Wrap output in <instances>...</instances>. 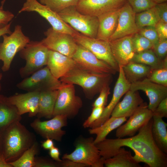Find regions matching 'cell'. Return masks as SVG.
<instances>
[{
    "label": "cell",
    "instance_id": "6da1fadb",
    "mask_svg": "<svg viewBox=\"0 0 167 167\" xmlns=\"http://www.w3.org/2000/svg\"><path fill=\"white\" fill-rule=\"evenodd\" d=\"M152 118L138 131L136 135L126 138L106 139L96 144L104 159L112 157L118 150L127 147L133 150L134 160L150 167H167V155L158 147L152 137Z\"/></svg>",
    "mask_w": 167,
    "mask_h": 167
},
{
    "label": "cell",
    "instance_id": "7a4b0ae2",
    "mask_svg": "<svg viewBox=\"0 0 167 167\" xmlns=\"http://www.w3.org/2000/svg\"><path fill=\"white\" fill-rule=\"evenodd\" d=\"M34 134L20 121L15 122L1 134V152L8 163L18 159L36 142Z\"/></svg>",
    "mask_w": 167,
    "mask_h": 167
},
{
    "label": "cell",
    "instance_id": "3957f363",
    "mask_svg": "<svg viewBox=\"0 0 167 167\" xmlns=\"http://www.w3.org/2000/svg\"><path fill=\"white\" fill-rule=\"evenodd\" d=\"M109 74H98L85 70L76 66L61 78L62 83L76 84L83 89L86 97L92 99L105 86L109 85L112 79Z\"/></svg>",
    "mask_w": 167,
    "mask_h": 167
},
{
    "label": "cell",
    "instance_id": "277c9868",
    "mask_svg": "<svg viewBox=\"0 0 167 167\" xmlns=\"http://www.w3.org/2000/svg\"><path fill=\"white\" fill-rule=\"evenodd\" d=\"M49 50L41 41H30L19 51L20 57L26 63L19 70L20 76L26 78L47 64Z\"/></svg>",
    "mask_w": 167,
    "mask_h": 167
},
{
    "label": "cell",
    "instance_id": "5b68a950",
    "mask_svg": "<svg viewBox=\"0 0 167 167\" xmlns=\"http://www.w3.org/2000/svg\"><path fill=\"white\" fill-rule=\"evenodd\" d=\"M3 41L0 43V60L3 62L1 69L8 71L16 54L22 49L30 41L23 33L22 26H15L14 31L9 35L2 36Z\"/></svg>",
    "mask_w": 167,
    "mask_h": 167
},
{
    "label": "cell",
    "instance_id": "8992f818",
    "mask_svg": "<svg viewBox=\"0 0 167 167\" xmlns=\"http://www.w3.org/2000/svg\"><path fill=\"white\" fill-rule=\"evenodd\" d=\"M58 13L76 31L86 36L96 38L99 24L97 17L81 13L75 6L68 7Z\"/></svg>",
    "mask_w": 167,
    "mask_h": 167
},
{
    "label": "cell",
    "instance_id": "52a82bcc",
    "mask_svg": "<svg viewBox=\"0 0 167 167\" xmlns=\"http://www.w3.org/2000/svg\"><path fill=\"white\" fill-rule=\"evenodd\" d=\"M94 140L92 137L80 139L76 142L74 151L70 154H64L62 160H70L88 166L103 167L105 159L101 156Z\"/></svg>",
    "mask_w": 167,
    "mask_h": 167
},
{
    "label": "cell",
    "instance_id": "ba28073f",
    "mask_svg": "<svg viewBox=\"0 0 167 167\" xmlns=\"http://www.w3.org/2000/svg\"><path fill=\"white\" fill-rule=\"evenodd\" d=\"M58 90L53 117L64 115L68 118L75 116L83 103L81 98L75 95L74 84L62 82Z\"/></svg>",
    "mask_w": 167,
    "mask_h": 167
},
{
    "label": "cell",
    "instance_id": "9c48e42d",
    "mask_svg": "<svg viewBox=\"0 0 167 167\" xmlns=\"http://www.w3.org/2000/svg\"><path fill=\"white\" fill-rule=\"evenodd\" d=\"M62 82L54 77L46 66L24 78L16 87L28 92H41L58 90Z\"/></svg>",
    "mask_w": 167,
    "mask_h": 167
},
{
    "label": "cell",
    "instance_id": "30bf717a",
    "mask_svg": "<svg viewBox=\"0 0 167 167\" xmlns=\"http://www.w3.org/2000/svg\"><path fill=\"white\" fill-rule=\"evenodd\" d=\"M72 36L77 44L86 48L118 72L119 66L112 55L109 41L87 36L76 31Z\"/></svg>",
    "mask_w": 167,
    "mask_h": 167
},
{
    "label": "cell",
    "instance_id": "8fae6325",
    "mask_svg": "<svg viewBox=\"0 0 167 167\" xmlns=\"http://www.w3.org/2000/svg\"><path fill=\"white\" fill-rule=\"evenodd\" d=\"M34 11L44 18L56 31L71 34L73 36L76 31L64 22L58 14L43 5L37 0H26L23 6L19 11Z\"/></svg>",
    "mask_w": 167,
    "mask_h": 167
},
{
    "label": "cell",
    "instance_id": "7c38bea8",
    "mask_svg": "<svg viewBox=\"0 0 167 167\" xmlns=\"http://www.w3.org/2000/svg\"><path fill=\"white\" fill-rule=\"evenodd\" d=\"M44 34L46 37L41 41L49 50L72 58L76 50L77 44L72 35L57 31L51 27Z\"/></svg>",
    "mask_w": 167,
    "mask_h": 167
},
{
    "label": "cell",
    "instance_id": "4fadbf2b",
    "mask_svg": "<svg viewBox=\"0 0 167 167\" xmlns=\"http://www.w3.org/2000/svg\"><path fill=\"white\" fill-rule=\"evenodd\" d=\"M67 118L64 115H56L52 118L45 121H41L37 118L31 123L30 126L42 137L61 141L66 133L62 128L67 126Z\"/></svg>",
    "mask_w": 167,
    "mask_h": 167
},
{
    "label": "cell",
    "instance_id": "5bb4252c",
    "mask_svg": "<svg viewBox=\"0 0 167 167\" xmlns=\"http://www.w3.org/2000/svg\"><path fill=\"white\" fill-rule=\"evenodd\" d=\"M72 58L79 67L90 72L112 75L117 72L106 62L98 59L88 49L78 44Z\"/></svg>",
    "mask_w": 167,
    "mask_h": 167
},
{
    "label": "cell",
    "instance_id": "9a60e30c",
    "mask_svg": "<svg viewBox=\"0 0 167 167\" xmlns=\"http://www.w3.org/2000/svg\"><path fill=\"white\" fill-rule=\"evenodd\" d=\"M153 112L143 102L129 117L124 124L121 125L116 130V136L122 138L126 136L131 137L135 134L152 118Z\"/></svg>",
    "mask_w": 167,
    "mask_h": 167
},
{
    "label": "cell",
    "instance_id": "2e32d148",
    "mask_svg": "<svg viewBox=\"0 0 167 167\" xmlns=\"http://www.w3.org/2000/svg\"><path fill=\"white\" fill-rule=\"evenodd\" d=\"M127 2L125 0H79L75 7L82 14L97 17L120 9Z\"/></svg>",
    "mask_w": 167,
    "mask_h": 167
},
{
    "label": "cell",
    "instance_id": "e0dca14e",
    "mask_svg": "<svg viewBox=\"0 0 167 167\" xmlns=\"http://www.w3.org/2000/svg\"><path fill=\"white\" fill-rule=\"evenodd\" d=\"M130 89L144 92L149 100L148 108L152 112L160 102L167 97V87L153 82L147 78L131 84Z\"/></svg>",
    "mask_w": 167,
    "mask_h": 167
},
{
    "label": "cell",
    "instance_id": "ac0fdd59",
    "mask_svg": "<svg viewBox=\"0 0 167 167\" xmlns=\"http://www.w3.org/2000/svg\"><path fill=\"white\" fill-rule=\"evenodd\" d=\"M119 66V75L114 88L111 100L108 105L105 107L100 118L91 125V128L100 126L108 119L120 98L130 89L131 84L126 79L122 66Z\"/></svg>",
    "mask_w": 167,
    "mask_h": 167
},
{
    "label": "cell",
    "instance_id": "d6986e66",
    "mask_svg": "<svg viewBox=\"0 0 167 167\" xmlns=\"http://www.w3.org/2000/svg\"><path fill=\"white\" fill-rule=\"evenodd\" d=\"M135 13L127 2L120 9L117 27L109 41L127 36L138 32L135 20Z\"/></svg>",
    "mask_w": 167,
    "mask_h": 167
},
{
    "label": "cell",
    "instance_id": "ffe728a7",
    "mask_svg": "<svg viewBox=\"0 0 167 167\" xmlns=\"http://www.w3.org/2000/svg\"><path fill=\"white\" fill-rule=\"evenodd\" d=\"M40 92H28L8 97L9 102L16 108L19 114L28 113L29 117L36 115L39 109Z\"/></svg>",
    "mask_w": 167,
    "mask_h": 167
},
{
    "label": "cell",
    "instance_id": "44dd1931",
    "mask_svg": "<svg viewBox=\"0 0 167 167\" xmlns=\"http://www.w3.org/2000/svg\"><path fill=\"white\" fill-rule=\"evenodd\" d=\"M112 55L118 66H122L131 61L135 53L132 42V35L109 41Z\"/></svg>",
    "mask_w": 167,
    "mask_h": 167
},
{
    "label": "cell",
    "instance_id": "7402d4cb",
    "mask_svg": "<svg viewBox=\"0 0 167 167\" xmlns=\"http://www.w3.org/2000/svg\"><path fill=\"white\" fill-rule=\"evenodd\" d=\"M125 94L122 100L118 102L113 109L111 116L130 117L144 102L138 91L129 89Z\"/></svg>",
    "mask_w": 167,
    "mask_h": 167
},
{
    "label": "cell",
    "instance_id": "603a6c76",
    "mask_svg": "<svg viewBox=\"0 0 167 167\" xmlns=\"http://www.w3.org/2000/svg\"><path fill=\"white\" fill-rule=\"evenodd\" d=\"M76 65L72 58L49 50L46 66L56 78L59 79Z\"/></svg>",
    "mask_w": 167,
    "mask_h": 167
},
{
    "label": "cell",
    "instance_id": "cb8c5ba5",
    "mask_svg": "<svg viewBox=\"0 0 167 167\" xmlns=\"http://www.w3.org/2000/svg\"><path fill=\"white\" fill-rule=\"evenodd\" d=\"M120 9L108 12L97 17L99 24L96 38L109 41L116 28Z\"/></svg>",
    "mask_w": 167,
    "mask_h": 167
},
{
    "label": "cell",
    "instance_id": "d4e9b609",
    "mask_svg": "<svg viewBox=\"0 0 167 167\" xmlns=\"http://www.w3.org/2000/svg\"><path fill=\"white\" fill-rule=\"evenodd\" d=\"M18 110L8 97L0 94V135L12 123L21 120Z\"/></svg>",
    "mask_w": 167,
    "mask_h": 167
},
{
    "label": "cell",
    "instance_id": "484cf974",
    "mask_svg": "<svg viewBox=\"0 0 167 167\" xmlns=\"http://www.w3.org/2000/svg\"><path fill=\"white\" fill-rule=\"evenodd\" d=\"M58 93V90L40 92L38 112L36 115L38 118L50 119L53 117Z\"/></svg>",
    "mask_w": 167,
    "mask_h": 167
},
{
    "label": "cell",
    "instance_id": "4316f807",
    "mask_svg": "<svg viewBox=\"0 0 167 167\" xmlns=\"http://www.w3.org/2000/svg\"><path fill=\"white\" fill-rule=\"evenodd\" d=\"M126 120L127 118L125 117L111 116L100 126L89 129V132L90 134L96 135V137L94 140V144L105 139L111 131L117 128Z\"/></svg>",
    "mask_w": 167,
    "mask_h": 167
},
{
    "label": "cell",
    "instance_id": "83f0119b",
    "mask_svg": "<svg viewBox=\"0 0 167 167\" xmlns=\"http://www.w3.org/2000/svg\"><path fill=\"white\" fill-rule=\"evenodd\" d=\"M152 134L153 139L159 148L167 153V123L162 118L153 116Z\"/></svg>",
    "mask_w": 167,
    "mask_h": 167
},
{
    "label": "cell",
    "instance_id": "f1b7e54d",
    "mask_svg": "<svg viewBox=\"0 0 167 167\" xmlns=\"http://www.w3.org/2000/svg\"><path fill=\"white\" fill-rule=\"evenodd\" d=\"M104 165L106 167H140L139 163L134 159L130 151L120 148L113 156L105 159Z\"/></svg>",
    "mask_w": 167,
    "mask_h": 167
},
{
    "label": "cell",
    "instance_id": "f546056e",
    "mask_svg": "<svg viewBox=\"0 0 167 167\" xmlns=\"http://www.w3.org/2000/svg\"><path fill=\"white\" fill-rule=\"evenodd\" d=\"M122 67L126 79L131 84L147 78L152 69L148 66L132 61Z\"/></svg>",
    "mask_w": 167,
    "mask_h": 167
},
{
    "label": "cell",
    "instance_id": "4dcf8cb0",
    "mask_svg": "<svg viewBox=\"0 0 167 167\" xmlns=\"http://www.w3.org/2000/svg\"><path fill=\"white\" fill-rule=\"evenodd\" d=\"M166 58L167 57L162 60H160L153 50L150 49L135 53L131 61L147 65L153 69L162 66Z\"/></svg>",
    "mask_w": 167,
    "mask_h": 167
},
{
    "label": "cell",
    "instance_id": "1f68e13d",
    "mask_svg": "<svg viewBox=\"0 0 167 167\" xmlns=\"http://www.w3.org/2000/svg\"><path fill=\"white\" fill-rule=\"evenodd\" d=\"M160 20L155 6L135 15V22L138 30L146 26L155 27Z\"/></svg>",
    "mask_w": 167,
    "mask_h": 167
},
{
    "label": "cell",
    "instance_id": "d6a6232c",
    "mask_svg": "<svg viewBox=\"0 0 167 167\" xmlns=\"http://www.w3.org/2000/svg\"><path fill=\"white\" fill-rule=\"evenodd\" d=\"M38 149V143L35 142L18 159L9 163L12 167H35V156Z\"/></svg>",
    "mask_w": 167,
    "mask_h": 167
},
{
    "label": "cell",
    "instance_id": "836d02e7",
    "mask_svg": "<svg viewBox=\"0 0 167 167\" xmlns=\"http://www.w3.org/2000/svg\"><path fill=\"white\" fill-rule=\"evenodd\" d=\"M147 78L153 82L167 87V58L162 66L152 69Z\"/></svg>",
    "mask_w": 167,
    "mask_h": 167
},
{
    "label": "cell",
    "instance_id": "e575fe53",
    "mask_svg": "<svg viewBox=\"0 0 167 167\" xmlns=\"http://www.w3.org/2000/svg\"><path fill=\"white\" fill-rule=\"evenodd\" d=\"M79 0H39L40 2L58 13L71 6H76Z\"/></svg>",
    "mask_w": 167,
    "mask_h": 167
},
{
    "label": "cell",
    "instance_id": "d590c367",
    "mask_svg": "<svg viewBox=\"0 0 167 167\" xmlns=\"http://www.w3.org/2000/svg\"><path fill=\"white\" fill-rule=\"evenodd\" d=\"M132 42L135 53L152 49L153 45L147 39L138 32L132 35Z\"/></svg>",
    "mask_w": 167,
    "mask_h": 167
},
{
    "label": "cell",
    "instance_id": "8d00e7d4",
    "mask_svg": "<svg viewBox=\"0 0 167 167\" xmlns=\"http://www.w3.org/2000/svg\"><path fill=\"white\" fill-rule=\"evenodd\" d=\"M127 2L135 14L150 9L157 4L152 0H128Z\"/></svg>",
    "mask_w": 167,
    "mask_h": 167
},
{
    "label": "cell",
    "instance_id": "74e56055",
    "mask_svg": "<svg viewBox=\"0 0 167 167\" xmlns=\"http://www.w3.org/2000/svg\"><path fill=\"white\" fill-rule=\"evenodd\" d=\"M138 32L148 40L153 45L157 43L159 39L155 27H144L139 29Z\"/></svg>",
    "mask_w": 167,
    "mask_h": 167
},
{
    "label": "cell",
    "instance_id": "f35d334b",
    "mask_svg": "<svg viewBox=\"0 0 167 167\" xmlns=\"http://www.w3.org/2000/svg\"><path fill=\"white\" fill-rule=\"evenodd\" d=\"M152 49L158 58L162 60L167 57V39H159Z\"/></svg>",
    "mask_w": 167,
    "mask_h": 167
},
{
    "label": "cell",
    "instance_id": "ab89813d",
    "mask_svg": "<svg viewBox=\"0 0 167 167\" xmlns=\"http://www.w3.org/2000/svg\"><path fill=\"white\" fill-rule=\"evenodd\" d=\"M109 85L104 86L100 92L98 97L92 104L93 107H105L107 101L108 96L110 94Z\"/></svg>",
    "mask_w": 167,
    "mask_h": 167
},
{
    "label": "cell",
    "instance_id": "60d3db41",
    "mask_svg": "<svg viewBox=\"0 0 167 167\" xmlns=\"http://www.w3.org/2000/svg\"><path fill=\"white\" fill-rule=\"evenodd\" d=\"M105 107H93L92 113L83 124L84 128L90 127L91 125L101 115Z\"/></svg>",
    "mask_w": 167,
    "mask_h": 167
},
{
    "label": "cell",
    "instance_id": "b9f144b4",
    "mask_svg": "<svg viewBox=\"0 0 167 167\" xmlns=\"http://www.w3.org/2000/svg\"><path fill=\"white\" fill-rule=\"evenodd\" d=\"M153 116L162 118L167 117V97L159 104L153 112Z\"/></svg>",
    "mask_w": 167,
    "mask_h": 167
},
{
    "label": "cell",
    "instance_id": "7bdbcfd3",
    "mask_svg": "<svg viewBox=\"0 0 167 167\" xmlns=\"http://www.w3.org/2000/svg\"><path fill=\"white\" fill-rule=\"evenodd\" d=\"M0 7V29L9 23L14 17V15L8 11H5Z\"/></svg>",
    "mask_w": 167,
    "mask_h": 167
},
{
    "label": "cell",
    "instance_id": "ee69618b",
    "mask_svg": "<svg viewBox=\"0 0 167 167\" xmlns=\"http://www.w3.org/2000/svg\"><path fill=\"white\" fill-rule=\"evenodd\" d=\"M155 28L159 39H167V23L160 20Z\"/></svg>",
    "mask_w": 167,
    "mask_h": 167
},
{
    "label": "cell",
    "instance_id": "f6af8a7d",
    "mask_svg": "<svg viewBox=\"0 0 167 167\" xmlns=\"http://www.w3.org/2000/svg\"><path fill=\"white\" fill-rule=\"evenodd\" d=\"M160 20L167 23V2L157 4L155 6Z\"/></svg>",
    "mask_w": 167,
    "mask_h": 167
},
{
    "label": "cell",
    "instance_id": "bcb514c9",
    "mask_svg": "<svg viewBox=\"0 0 167 167\" xmlns=\"http://www.w3.org/2000/svg\"><path fill=\"white\" fill-rule=\"evenodd\" d=\"M59 162H54L44 158H35V167H60Z\"/></svg>",
    "mask_w": 167,
    "mask_h": 167
},
{
    "label": "cell",
    "instance_id": "7dc6e473",
    "mask_svg": "<svg viewBox=\"0 0 167 167\" xmlns=\"http://www.w3.org/2000/svg\"><path fill=\"white\" fill-rule=\"evenodd\" d=\"M60 166L63 167H86L88 166L84 164L67 159L62 160L59 162Z\"/></svg>",
    "mask_w": 167,
    "mask_h": 167
},
{
    "label": "cell",
    "instance_id": "c3c4849f",
    "mask_svg": "<svg viewBox=\"0 0 167 167\" xmlns=\"http://www.w3.org/2000/svg\"><path fill=\"white\" fill-rule=\"evenodd\" d=\"M49 155L56 162H61L62 161L59 157L60 152L59 149L55 146L49 150Z\"/></svg>",
    "mask_w": 167,
    "mask_h": 167
},
{
    "label": "cell",
    "instance_id": "681fc988",
    "mask_svg": "<svg viewBox=\"0 0 167 167\" xmlns=\"http://www.w3.org/2000/svg\"><path fill=\"white\" fill-rule=\"evenodd\" d=\"M53 140L50 139H47L46 140L43 142L41 146L45 149L49 150L54 146Z\"/></svg>",
    "mask_w": 167,
    "mask_h": 167
},
{
    "label": "cell",
    "instance_id": "f907efd6",
    "mask_svg": "<svg viewBox=\"0 0 167 167\" xmlns=\"http://www.w3.org/2000/svg\"><path fill=\"white\" fill-rule=\"evenodd\" d=\"M0 167H12L11 164L6 161L2 152L0 153Z\"/></svg>",
    "mask_w": 167,
    "mask_h": 167
},
{
    "label": "cell",
    "instance_id": "816d5d0a",
    "mask_svg": "<svg viewBox=\"0 0 167 167\" xmlns=\"http://www.w3.org/2000/svg\"><path fill=\"white\" fill-rule=\"evenodd\" d=\"M11 23H10L6 26L0 29V37L5 34H10L12 32L10 29Z\"/></svg>",
    "mask_w": 167,
    "mask_h": 167
},
{
    "label": "cell",
    "instance_id": "f5cc1de1",
    "mask_svg": "<svg viewBox=\"0 0 167 167\" xmlns=\"http://www.w3.org/2000/svg\"><path fill=\"white\" fill-rule=\"evenodd\" d=\"M156 4L167 2V0H152Z\"/></svg>",
    "mask_w": 167,
    "mask_h": 167
},
{
    "label": "cell",
    "instance_id": "db71d44e",
    "mask_svg": "<svg viewBox=\"0 0 167 167\" xmlns=\"http://www.w3.org/2000/svg\"><path fill=\"white\" fill-rule=\"evenodd\" d=\"M2 151V143H1V135H0V153Z\"/></svg>",
    "mask_w": 167,
    "mask_h": 167
},
{
    "label": "cell",
    "instance_id": "11a10c76",
    "mask_svg": "<svg viewBox=\"0 0 167 167\" xmlns=\"http://www.w3.org/2000/svg\"><path fill=\"white\" fill-rule=\"evenodd\" d=\"M6 1V0H3L1 2V6H0L1 7L3 8V6Z\"/></svg>",
    "mask_w": 167,
    "mask_h": 167
},
{
    "label": "cell",
    "instance_id": "9f6ffc18",
    "mask_svg": "<svg viewBox=\"0 0 167 167\" xmlns=\"http://www.w3.org/2000/svg\"><path fill=\"white\" fill-rule=\"evenodd\" d=\"M2 77V75L1 73H0V80H1Z\"/></svg>",
    "mask_w": 167,
    "mask_h": 167
},
{
    "label": "cell",
    "instance_id": "6f0895ef",
    "mask_svg": "<svg viewBox=\"0 0 167 167\" xmlns=\"http://www.w3.org/2000/svg\"><path fill=\"white\" fill-rule=\"evenodd\" d=\"M1 89H2V86H1V84H0V92L1 90Z\"/></svg>",
    "mask_w": 167,
    "mask_h": 167
},
{
    "label": "cell",
    "instance_id": "680465c9",
    "mask_svg": "<svg viewBox=\"0 0 167 167\" xmlns=\"http://www.w3.org/2000/svg\"><path fill=\"white\" fill-rule=\"evenodd\" d=\"M125 0L127 1L128 0Z\"/></svg>",
    "mask_w": 167,
    "mask_h": 167
}]
</instances>
